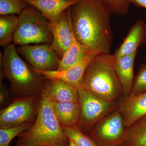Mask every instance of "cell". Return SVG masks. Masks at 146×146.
I'll return each mask as SVG.
<instances>
[{"label":"cell","instance_id":"cell-17","mask_svg":"<svg viewBox=\"0 0 146 146\" xmlns=\"http://www.w3.org/2000/svg\"><path fill=\"white\" fill-rule=\"evenodd\" d=\"M48 80L50 96L53 101H78L77 89L59 80Z\"/></svg>","mask_w":146,"mask_h":146},{"label":"cell","instance_id":"cell-4","mask_svg":"<svg viewBox=\"0 0 146 146\" xmlns=\"http://www.w3.org/2000/svg\"><path fill=\"white\" fill-rule=\"evenodd\" d=\"M18 52L15 45L10 44L0 55V66L10 81L14 99L41 96L46 78L33 70Z\"/></svg>","mask_w":146,"mask_h":146},{"label":"cell","instance_id":"cell-21","mask_svg":"<svg viewBox=\"0 0 146 146\" xmlns=\"http://www.w3.org/2000/svg\"><path fill=\"white\" fill-rule=\"evenodd\" d=\"M64 133L74 146H98L78 125L62 127Z\"/></svg>","mask_w":146,"mask_h":146},{"label":"cell","instance_id":"cell-19","mask_svg":"<svg viewBox=\"0 0 146 146\" xmlns=\"http://www.w3.org/2000/svg\"><path fill=\"white\" fill-rule=\"evenodd\" d=\"M122 146H146V114L127 127V138Z\"/></svg>","mask_w":146,"mask_h":146},{"label":"cell","instance_id":"cell-2","mask_svg":"<svg viewBox=\"0 0 146 146\" xmlns=\"http://www.w3.org/2000/svg\"><path fill=\"white\" fill-rule=\"evenodd\" d=\"M18 136L17 146H71L55 114L46 79L37 119L33 125Z\"/></svg>","mask_w":146,"mask_h":146},{"label":"cell","instance_id":"cell-9","mask_svg":"<svg viewBox=\"0 0 146 146\" xmlns=\"http://www.w3.org/2000/svg\"><path fill=\"white\" fill-rule=\"evenodd\" d=\"M16 48L33 68L44 70H57L60 58L52 48L51 44L25 45Z\"/></svg>","mask_w":146,"mask_h":146},{"label":"cell","instance_id":"cell-28","mask_svg":"<svg viewBox=\"0 0 146 146\" xmlns=\"http://www.w3.org/2000/svg\"></svg>","mask_w":146,"mask_h":146},{"label":"cell","instance_id":"cell-12","mask_svg":"<svg viewBox=\"0 0 146 146\" xmlns=\"http://www.w3.org/2000/svg\"><path fill=\"white\" fill-rule=\"evenodd\" d=\"M118 108L122 114L125 126L129 127L146 114V92L124 98Z\"/></svg>","mask_w":146,"mask_h":146},{"label":"cell","instance_id":"cell-16","mask_svg":"<svg viewBox=\"0 0 146 146\" xmlns=\"http://www.w3.org/2000/svg\"><path fill=\"white\" fill-rule=\"evenodd\" d=\"M136 52L115 60V68L123 91L124 98L131 94L133 81V68Z\"/></svg>","mask_w":146,"mask_h":146},{"label":"cell","instance_id":"cell-7","mask_svg":"<svg viewBox=\"0 0 146 146\" xmlns=\"http://www.w3.org/2000/svg\"><path fill=\"white\" fill-rule=\"evenodd\" d=\"M77 89L80 107L78 125L84 132H88L97 123L118 108L119 104L99 98L87 92L82 86Z\"/></svg>","mask_w":146,"mask_h":146},{"label":"cell","instance_id":"cell-20","mask_svg":"<svg viewBox=\"0 0 146 146\" xmlns=\"http://www.w3.org/2000/svg\"><path fill=\"white\" fill-rule=\"evenodd\" d=\"M18 23V17L15 15L0 16V45L4 48L12 41Z\"/></svg>","mask_w":146,"mask_h":146},{"label":"cell","instance_id":"cell-11","mask_svg":"<svg viewBox=\"0 0 146 146\" xmlns=\"http://www.w3.org/2000/svg\"><path fill=\"white\" fill-rule=\"evenodd\" d=\"M94 56L89 53L76 65L62 71L44 70L29 66L33 70L41 74L46 79L59 80L77 89L82 86L84 72Z\"/></svg>","mask_w":146,"mask_h":146},{"label":"cell","instance_id":"cell-10","mask_svg":"<svg viewBox=\"0 0 146 146\" xmlns=\"http://www.w3.org/2000/svg\"><path fill=\"white\" fill-rule=\"evenodd\" d=\"M70 8L65 10L55 23H50L53 34L51 46L60 59L70 47L72 42Z\"/></svg>","mask_w":146,"mask_h":146},{"label":"cell","instance_id":"cell-6","mask_svg":"<svg viewBox=\"0 0 146 146\" xmlns=\"http://www.w3.org/2000/svg\"><path fill=\"white\" fill-rule=\"evenodd\" d=\"M88 133L98 146H123L127 139V128L117 108L97 123Z\"/></svg>","mask_w":146,"mask_h":146},{"label":"cell","instance_id":"cell-29","mask_svg":"<svg viewBox=\"0 0 146 146\" xmlns=\"http://www.w3.org/2000/svg\"></svg>","mask_w":146,"mask_h":146},{"label":"cell","instance_id":"cell-25","mask_svg":"<svg viewBox=\"0 0 146 146\" xmlns=\"http://www.w3.org/2000/svg\"><path fill=\"white\" fill-rule=\"evenodd\" d=\"M112 13L118 16L128 13L130 2L129 0H102Z\"/></svg>","mask_w":146,"mask_h":146},{"label":"cell","instance_id":"cell-18","mask_svg":"<svg viewBox=\"0 0 146 146\" xmlns=\"http://www.w3.org/2000/svg\"><path fill=\"white\" fill-rule=\"evenodd\" d=\"M72 25V24H71ZM72 45L60 59L57 70L62 71L76 65L89 53L76 39L72 26Z\"/></svg>","mask_w":146,"mask_h":146},{"label":"cell","instance_id":"cell-22","mask_svg":"<svg viewBox=\"0 0 146 146\" xmlns=\"http://www.w3.org/2000/svg\"><path fill=\"white\" fill-rule=\"evenodd\" d=\"M35 122H27L15 127L0 129V146H9L12 140L31 127Z\"/></svg>","mask_w":146,"mask_h":146},{"label":"cell","instance_id":"cell-8","mask_svg":"<svg viewBox=\"0 0 146 146\" xmlns=\"http://www.w3.org/2000/svg\"><path fill=\"white\" fill-rule=\"evenodd\" d=\"M41 96L14 99L0 112V129L15 127L27 122H35Z\"/></svg>","mask_w":146,"mask_h":146},{"label":"cell","instance_id":"cell-27","mask_svg":"<svg viewBox=\"0 0 146 146\" xmlns=\"http://www.w3.org/2000/svg\"><path fill=\"white\" fill-rule=\"evenodd\" d=\"M129 1L137 6L146 9V0H129Z\"/></svg>","mask_w":146,"mask_h":146},{"label":"cell","instance_id":"cell-23","mask_svg":"<svg viewBox=\"0 0 146 146\" xmlns=\"http://www.w3.org/2000/svg\"><path fill=\"white\" fill-rule=\"evenodd\" d=\"M26 7L23 0H0V15L20 14Z\"/></svg>","mask_w":146,"mask_h":146},{"label":"cell","instance_id":"cell-26","mask_svg":"<svg viewBox=\"0 0 146 146\" xmlns=\"http://www.w3.org/2000/svg\"><path fill=\"white\" fill-rule=\"evenodd\" d=\"M14 99L11 89L0 82V106L2 109L7 107ZM1 109V110H2Z\"/></svg>","mask_w":146,"mask_h":146},{"label":"cell","instance_id":"cell-15","mask_svg":"<svg viewBox=\"0 0 146 146\" xmlns=\"http://www.w3.org/2000/svg\"><path fill=\"white\" fill-rule=\"evenodd\" d=\"M52 104L55 114L61 127L78 125L80 115L78 101L56 102L52 101Z\"/></svg>","mask_w":146,"mask_h":146},{"label":"cell","instance_id":"cell-24","mask_svg":"<svg viewBox=\"0 0 146 146\" xmlns=\"http://www.w3.org/2000/svg\"><path fill=\"white\" fill-rule=\"evenodd\" d=\"M146 92V63L141 65L133 80L131 95H138Z\"/></svg>","mask_w":146,"mask_h":146},{"label":"cell","instance_id":"cell-1","mask_svg":"<svg viewBox=\"0 0 146 146\" xmlns=\"http://www.w3.org/2000/svg\"><path fill=\"white\" fill-rule=\"evenodd\" d=\"M70 8L72 28L78 42L94 55L110 53L112 13L103 1L78 0Z\"/></svg>","mask_w":146,"mask_h":146},{"label":"cell","instance_id":"cell-5","mask_svg":"<svg viewBox=\"0 0 146 146\" xmlns=\"http://www.w3.org/2000/svg\"><path fill=\"white\" fill-rule=\"evenodd\" d=\"M18 17V26L12 39L14 44L21 46L52 42L50 24L38 9L33 6H27Z\"/></svg>","mask_w":146,"mask_h":146},{"label":"cell","instance_id":"cell-14","mask_svg":"<svg viewBox=\"0 0 146 146\" xmlns=\"http://www.w3.org/2000/svg\"><path fill=\"white\" fill-rule=\"evenodd\" d=\"M43 14L50 23H54L62 13L77 2L78 0H23Z\"/></svg>","mask_w":146,"mask_h":146},{"label":"cell","instance_id":"cell-13","mask_svg":"<svg viewBox=\"0 0 146 146\" xmlns=\"http://www.w3.org/2000/svg\"><path fill=\"white\" fill-rule=\"evenodd\" d=\"M146 24L139 20L131 26L123 42L114 54L115 60L136 52L141 45L146 43Z\"/></svg>","mask_w":146,"mask_h":146},{"label":"cell","instance_id":"cell-3","mask_svg":"<svg viewBox=\"0 0 146 146\" xmlns=\"http://www.w3.org/2000/svg\"><path fill=\"white\" fill-rule=\"evenodd\" d=\"M115 62L114 55L110 53L94 56L84 72L82 86L99 98L119 104L124 96Z\"/></svg>","mask_w":146,"mask_h":146}]
</instances>
